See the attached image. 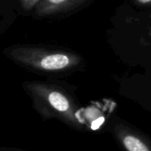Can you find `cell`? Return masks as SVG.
I'll use <instances>...</instances> for the list:
<instances>
[{
  "label": "cell",
  "mask_w": 151,
  "mask_h": 151,
  "mask_svg": "<svg viewBox=\"0 0 151 151\" xmlns=\"http://www.w3.org/2000/svg\"><path fill=\"white\" fill-rule=\"evenodd\" d=\"M92 3V0H40L31 17L45 20L61 19L79 12Z\"/></svg>",
  "instance_id": "4"
},
{
  "label": "cell",
  "mask_w": 151,
  "mask_h": 151,
  "mask_svg": "<svg viewBox=\"0 0 151 151\" xmlns=\"http://www.w3.org/2000/svg\"><path fill=\"white\" fill-rule=\"evenodd\" d=\"M3 54L28 72L50 77L82 71L86 65L81 54L58 45L19 43L4 48Z\"/></svg>",
  "instance_id": "2"
},
{
  "label": "cell",
  "mask_w": 151,
  "mask_h": 151,
  "mask_svg": "<svg viewBox=\"0 0 151 151\" xmlns=\"http://www.w3.org/2000/svg\"><path fill=\"white\" fill-rule=\"evenodd\" d=\"M134 4L139 6H143V7H146L147 5L150 6L151 0H138V1H135Z\"/></svg>",
  "instance_id": "6"
},
{
  "label": "cell",
  "mask_w": 151,
  "mask_h": 151,
  "mask_svg": "<svg viewBox=\"0 0 151 151\" xmlns=\"http://www.w3.org/2000/svg\"><path fill=\"white\" fill-rule=\"evenodd\" d=\"M122 151H151V138L118 116H112L107 125Z\"/></svg>",
  "instance_id": "3"
},
{
  "label": "cell",
  "mask_w": 151,
  "mask_h": 151,
  "mask_svg": "<svg viewBox=\"0 0 151 151\" xmlns=\"http://www.w3.org/2000/svg\"><path fill=\"white\" fill-rule=\"evenodd\" d=\"M22 88L42 119H57L76 131H88L85 111L71 85L50 78L26 81Z\"/></svg>",
  "instance_id": "1"
},
{
  "label": "cell",
  "mask_w": 151,
  "mask_h": 151,
  "mask_svg": "<svg viewBox=\"0 0 151 151\" xmlns=\"http://www.w3.org/2000/svg\"><path fill=\"white\" fill-rule=\"evenodd\" d=\"M0 151H26L24 150H21V149H18V148H5V147H2L0 149Z\"/></svg>",
  "instance_id": "7"
},
{
  "label": "cell",
  "mask_w": 151,
  "mask_h": 151,
  "mask_svg": "<svg viewBox=\"0 0 151 151\" xmlns=\"http://www.w3.org/2000/svg\"><path fill=\"white\" fill-rule=\"evenodd\" d=\"M40 0H19L14 3L15 9L20 15L32 16Z\"/></svg>",
  "instance_id": "5"
}]
</instances>
